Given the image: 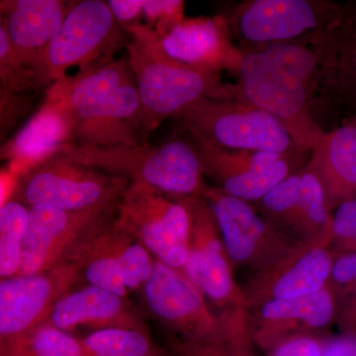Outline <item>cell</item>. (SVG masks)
<instances>
[{
	"label": "cell",
	"instance_id": "cell-1",
	"mask_svg": "<svg viewBox=\"0 0 356 356\" xmlns=\"http://www.w3.org/2000/svg\"><path fill=\"white\" fill-rule=\"evenodd\" d=\"M320 54L313 37L243 51L238 65L241 98L274 117L289 134L298 154L311 153L323 132L313 117L321 77Z\"/></svg>",
	"mask_w": 356,
	"mask_h": 356
},
{
	"label": "cell",
	"instance_id": "cell-11",
	"mask_svg": "<svg viewBox=\"0 0 356 356\" xmlns=\"http://www.w3.org/2000/svg\"><path fill=\"white\" fill-rule=\"evenodd\" d=\"M74 143V124L63 81L47 88L41 107L11 139L0 146V161L16 177Z\"/></svg>",
	"mask_w": 356,
	"mask_h": 356
},
{
	"label": "cell",
	"instance_id": "cell-32",
	"mask_svg": "<svg viewBox=\"0 0 356 356\" xmlns=\"http://www.w3.org/2000/svg\"><path fill=\"white\" fill-rule=\"evenodd\" d=\"M301 192V175H290L273 187L261 199L262 206L273 216L289 220L299 202Z\"/></svg>",
	"mask_w": 356,
	"mask_h": 356
},
{
	"label": "cell",
	"instance_id": "cell-5",
	"mask_svg": "<svg viewBox=\"0 0 356 356\" xmlns=\"http://www.w3.org/2000/svg\"><path fill=\"white\" fill-rule=\"evenodd\" d=\"M130 182L81 165L60 154L44 159L16 177L11 198L33 206L84 212L118 204Z\"/></svg>",
	"mask_w": 356,
	"mask_h": 356
},
{
	"label": "cell",
	"instance_id": "cell-36",
	"mask_svg": "<svg viewBox=\"0 0 356 356\" xmlns=\"http://www.w3.org/2000/svg\"><path fill=\"white\" fill-rule=\"evenodd\" d=\"M331 276L334 282L356 291V252L344 254L332 264Z\"/></svg>",
	"mask_w": 356,
	"mask_h": 356
},
{
	"label": "cell",
	"instance_id": "cell-31",
	"mask_svg": "<svg viewBox=\"0 0 356 356\" xmlns=\"http://www.w3.org/2000/svg\"><path fill=\"white\" fill-rule=\"evenodd\" d=\"M184 7L181 0H143L142 23L161 38L184 20Z\"/></svg>",
	"mask_w": 356,
	"mask_h": 356
},
{
	"label": "cell",
	"instance_id": "cell-40",
	"mask_svg": "<svg viewBox=\"0 0 356 356\" xmlns=\"http://www.w3.org/2000/svg\"><path fill=\"white\" fill-rule=\"evenodd\" d=\"M4 128H0V146L2 144V137H3Z\"/></svg>",
	"mask_w": 356,
	"mask_h": 356
},
{
	"label": "cell",
	"instance_id": "cell-30",
	"mask_svg": "<svg viewBox=\"0 0 356 356\" xmlns=\"http://www.w3.org/2000/svg\"><path fill=\"white\" fill-rule=\"evenodd\" d=\"M0 81L13 92L39 88L35 79L18 62L0 14Z\"/></svg>",
	"mask_w": 356,
	"mask_h": 356
},
{
	"label": "cell",
	"instance_id": "cell-34",
	"mask_svg": "<svg viewBox=\"0 0 356 356\" xmlns=\"http://www.w3.org/2000/svg\"><path fill=\"white\" fill-rule=\"evenodd\" d=\"M107 4L115 20L125 32L142 23L143 0H109Z\"/></svg>",
	"mask_w": 356,
	"mask_h": 356
},
{
	"label": "cell",
	"instance_id": "cell-15",
	"mask_svg": "<svg viewBox=\"0 0 356 356\" xmlns=\"http://www.w3.org/2000/svg\"><path fill=\"white\" fill-rule=\"evenodd\" d=\"M72 2L63 0H13L4 2L2 18L16 58L43 88L42 60L60 31Z\"/></svg>",
	"mask_w": 356,
	"mask_h": 356
},
{
	"label": "cell",
	"instance_id": "cell-29",
	"mask_svg": "<svg viewBox=\"0 0 356 356\" xmlns=\"http://www.w3.org/2000/svg\"><path fill=\"white\" fill-rule=\"evenodd\" d=\"M115 248L124 284L128 291L139 289L153 273L154 261L151 252L129 234L126 243L119 245L115 243Z\"/></svg>",
	"mask_w": 356,
	"mask_h": 356
},
{
	"label": "cell",
	"instance_id": "cell-26",
	"mask_svg": "<svg viewBox=\"0 0 356 356\" xmlns=\"http://www.w3.org/2000/svg\"><path fill=\"white\" fill-rule=\"evenodd\" d=\"M301 175L299 202L288 221L301 225L321 240L331 238L332 219L318 178L305 170Z\"/></svg>",
	"mask_w": 356,
	"mask_h": 356
},
{
	"label": "cell",
	"instance_id": "cell-22",
	"mask_svg": "<svg viewBox=\"0 0 356 356\" xmlns=\"http://www.w3.org/2000/svg\"><path fill=\"white\" fill-rule=\"evenodd\" d=\"M332 255L324 248H315L304 254L283 274L273 286L276 299L293 298L324 289L331 277Z\"/></svg>",
	"mask_w": 356,
	"mask_h": 356
},
{
	"label": "cell",
	"instance_id": "cell-39",
	"mask_svg": "<svg viewBox=\"0 0 356 356\" xmlns=\"http://www.w3.org/2000/svg\"><path fill=\"white\" fill-rule=\"evenodd\" d=\"M16 177L9 172H0V207L6 202L8 187L15 184Z\"/></svg>",
	"mask_w": 356,
	"mask_h": 356
},
{
	"label": "cell",
	"instance_id": "cell-24",
	"mask_svg": "<svg viewBox=\"0 0 356 356\" xmlns=\"http://www.w3.org/2000/svg\"><path fill=\"white\" fill-rule=\"evenodd\" d=\"M88 356H170L154 346L149 337L134 327H107L81 339Z\"/></svg>",
	"mask_w": 356,
	"mask_h": 356
},
{
	"label": "cell",
	"instance_id": "cell-35",
	"mask_svg": "<svg viewBox=\"0 0 356 356\" xmlns=\"http://www.w3.org/2000/svg\"><path fill=\"white\" fill-rule=\"evenodd\" d=\"M273 356H322V344L310 337H297L280 344Z\"/></svg>",
	"mask_w": 356,
	"mask_h": 356
},
{
	"label": "cell",
	"instance_id": "cell-25",
	"mask_svg": "<svg viewBox=\"0 0 356 356\" xmlns=\"http://www.w3.org/2000/svg\"><path fill=\"white\" fill-rule=\"evenodd\" d=\"M29 208L10 198L0 207V281L18 275Z\"/></svg>",
	"mask_w": 356,
	"mask_h": 356
},
{
	"label": "cell",
	"instance_id": "cell-12",
	"mask_svg": "<svg viewBox=\"0 0 356 356\" xmlns=\"http://www.w3.org/2000/svg\"><path fill=\"white\" fill-rule=\"evenodd\" d=\"M116 206L84 212H67L48 206L30 207L18 275H35L53 269L70 242L86 238Z\"/></svg>",
	"mask_w": 356,
	"mask_h": 356
},
{
	"label": "cell",
	"instance_id": "cell-4",
	"mask_svg": "<svg viewBox=\"0 0 356 356\" xmlns=\"http://www.w3.org/2000/svg\"><path fill=\"white\" fill-rule=\"evenodd\" d=\"M58 153L175 198H197L202 191V165L191 140L113 147L70 144Z\"/></svg>",
	"mask_w": 356,
	"mask_h": 356
},
{
	"label": "cell",
	"instance_id": "cell-37",
	"mask_svg": "<svg viewBox=\"0 0 356 356\" xmlns=\"http://www.w3.org/2000/svg\"><path fill=\"white\" fill-rule=\"evenodd\" d=\"M322 356H356V339L339 337L322 346Z\"/></svg>",
	"mask_w": 356,
	"mask_h": 356
},
{
	"label": "cell",
	"instance_id": "cell-7",
	"mask_svg": "<svg viewBox=\"0 0 356 356\" xmlns=\"http://www.w3.org/2000/svg\"><path fill=\"white\" fill-rule=\"evenodd\" d=\"M116 213L117 225L159 261L177 270L184 267L191 234L188 199H170L145 185L130 184Z\"/></svg>",
	"mask_w": 356,
	"mask_h": 356
},
{
	"label": "cell",
	"instance_id": "cell-23",
	"mask_svg": "<svg viewBox=\"0 0 356 356\" xmlns=\"http://www.w3.org/2000/svg\"><path fill=\"white\" fill-rule=\"evenodd\" d=\"M336 312L334 299L327 288L293 298L276 299L262 307V317L269 321H301L309 327H324Z\"/></svg>",
	"mask_w": 356,
	"mask_h": 356
},
{
	"label": "cell",
	"instance_id": "cell-28",
	"mask_svg": "<svg viewBox=\"0 0 356 356\" xmlns=\"http://www.w3.org/2000/svg\"><path fill=\"white\" fill-rule=\"evenodd\" d=\"M84 280L88 285L106 290L126 299L128 290L124 284L117 259L115 243L98 245V252L92 250L90 259H86L83 268Z\"/></svg>",
	"mask_w": 356,
	"mask_h": 356
},
{
	"label": "cell",
	"instance_id": "cell-10",
	"mask_svg": "<svg viewBox=\"0 0 356 356\" xmlns=\"http://www.w3.org/2000/svg\"><path fill=\"white\" fill-rule=\"evenodd\" d=\"M74 271L54 267L35 275L0 281V356H14L21 344L43 324Z\"/></svg>",
	"mask_w": 356,
	"mask_h": 356
},
{
	"label": "cell",
	"instance_id": "cell-16",
	"mask_svg": "<svg viewBox=\"0 0 356 356\" xmlns=\"http://www.w3.org/2000/svg\"><path fill=\"white\" fill-rule=\"evenodd\" d=\"M191 234L188 254L184 267L185 276L199 292L216 301L227 299L233 291V278L222 254L221 241L214 235V217L197 198H188Z\"/></svg>",
	"mask_w": 356,
	"mask_h": 356
},
{
	"label": "cell",
	"instance_id": "cell-3",
	"mask_svg": "<svg viewBox=\"0 0 356 356\" xmlns=\"http://www.w3.org/2000/svg\"><path fill=\"white\" fill-rule=\"evenodd\" d=\"M79 146L140 144V103L135 77L124 58L79 70L62 79Z\"/></svg>",
	"mask_w": 356,
	"mask_h": 356
},
{
	"label": "cell",
	"instance_id": "cell-8",
	"mask_svg": "<svg viewBox=\"0 0 356 356\" xmlns=\"http://www.w3.org/2000/svg\"><path fill=\"white\" fill-rule=\"evenodd\" d=\"M177 116L186 130L224 149L298 154L280 122L243 100L202 97Z\"/></svg>",
	"mask_w": 356,
	"mask_h": 356
},
{
	"label": "cell",
	"instance_id": "cell-2",
	"mask_svg": "<svg viewBox=\"0 0 356 356\" xmlns=\"http://www.w3.org/2000/svg\"><path fill=\"white\" fill-rule=\"evenodd\" d=\"M129 67L135 77L140 103V144L166 119L202 97L241 99L238 86L222 83L216 74L189 67L166 56L159 37L146 25L127 30Z\"/></svg>",
	"mask_w": 356,
	"mask_h": 356
},
{
	"label": "cell",
	"instance_id": "cell-9",
	"mask_svg": "<svg viewBox=\"0 0 356 356\" xmlns=\"http://www.w3.org/2000/svg\"><path fill=\"white\" fill-rule=\"evenodd\" d=\"M187 132L200 159L203 172L219 182L222 191L229 196L247 202L261 200L290 175V154L227 149L195 131Z\"/></svg>",
	"mask_w": 356,
	"mask_h": 356
},
{
	"label": "cell",
	"instance_id": "cell-17",
	"mask_svg": "<svg viewBox=\"0 0 356 356\" xmlns=\"http://www.w3.org/2000/svg\"><path fill=\"white\" fill-rule=\"evenodd\" d=\"M306 170L322 185L329 210L356 199V124L324 132Z\"/></svg>",
	"mask_w": 356,
	"mask_h": 356
},
{
	"label": "cell",
	"instance_id": "cell-21",
	"mask_svg": "<svg viewBox=\"0 0 356 356\" xmlns=\"http://www.w3.org/2000/svg\"><path fill=\"white\" fill-rule=\"evenodd\" d=\"M341 20L337 25L329 23L316 36L321 76L337 83L356 102V13Z\"/></svg>",
	"mask_w": 356,
	"mask_h": 356
},
{
	"label": "cell",
	"instance_id": "cell-19",
	"mask_svg": "<svg viewBox=\"0 0 356 356\" xmlns=\"http://www.w3.org/2000/svg\"><path fill=\"white\" fill-rule=\"evenodd\" d=\"M210 211L221 231L222 247L233 261L250 259L267 233V226L247 202L220 189L206 192Z\"/></svg>",
	"mask_w": 356,
	"mask_h": 356
},
{
	"label": "cell",
	"instance_id": "cell-38",
	"mask_svg": "<svg viewBox=\"0 0 356 356\" xmlns=\"http://www.w3.org/2000/svg\"><path fill=\"white\" fill-rule=\"evenodd\" d=\"M15 92L0 81V128H6L13 119L15 108Z\"/></svg>",
	"mask_w": 356,
	"mask_h": 356
},
{
	"label": "cell",
	"instance_id": "cell-20",
	"mask_svg": "<svg viewBox=\"0 0 356 356\" xmlns=\"http://www.w3.org/2000/svg\"><path fill=\"white\" fill-rule=\"evenodd\" d=\"M124 300L106 290L86 285L63 294L51 307L44 323L65 332L79 325H95L99 329L119 327L126 315Z\"/></svg>",
	"mask_w": 356,
	"mask_h": 356
},
{
	"label": "cell",
	"instance_id": "cell-27",
	"mask_svg": "<svg viewBox=\"0 0 356 356\" xmlns=\"http://www.w3.org/2000/svg\"><path fill=\"white\" fill-rule=\"evenodd\" d=\"M14 356H88L81 339L43 323L21 344Z\"/></svg>",
	"mask_w": 356,
	"mask_h": 356
},
{
	"label": "cell",
	"instance_id": "cell-13",
	"mask_svg": "<svg viewBox=\"0 0 356 356\" xmlns=\"http://www.w3.org/2000/svg\"><path fill=\"white\" fill-rule=\"evenodd\" d=\"M325 6L311 0H254L236 7L228 24L250 43L295 41L324 29Z\"/></svg>",
	"mask_w": 356,
	"mask_h": 356
},
{
	"label": "cell",
	"instance_id": "cell-6",
	"mask_svg": "<svg viewBox=\"0 0 356 356\" xmlns=\"http://www.w3.org/2000/svg\"><path fill=\"white\" fill-rule=\"evenodd\" d=\"M128 42L129 35L115 20L107 1L72 2L60 31L44 51V86L49 88L64 79L70 67L83 70L109 62Z\"/></svg>",
	"mask_w": 356,
	"mask_h": 356
},
{
	"label": "cell",
	"instance_id": "cell-14",
	"mask_svg": "<svg viewBox=\"0 0 356 356\" xmlns=\"http://www.w3.org/2000/svg\"><path fill=\"white\" fill-rule=\"evenodd\" d=\"M159 42L168 57L216 76L222 70L236 72L243 56L232 42L228 21L222 15L184 18Z\"/></svg>",
	"mask_w": 356,
	"mask_h": 356
},
{
	"label": "cell",
	"instance_id": "cell-18",
	"mask_svg": "<svg viewBox=\"0 0 356 356\" xmlns=\"http://www.w3.org/2000/svg\"><path fill=\"white\" fill-rule=\"evenodd\" d=\"M147 307L161 320L177 327H188L204 312L197 288L177 269L156 261L153 273L144 285Z\"/></svg>",
	"mask_w": 356,
	"mask_h": 356
},
{
	"label": "cell",
	"instance_id": "cell-33",
	"mask_svg": "<svg viewBox=\"0 0 356 356\" xmlns=\"http://www.w3.org/2000/svg\"><path fill=\"white\" fill-rule=\"evenodd\" d=\"M331 238L341 248L356 252V199L346 201L332 219Z\"/></svg>",
	"mask_w": 356,
	"mask_h": 356
}]
</instances>
